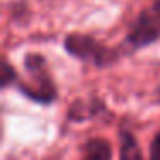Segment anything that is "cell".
<instances>
[{
    "label": "cell",
    "mask_w": 160,
    "mask_h": 160,
    "mask_svg": "<svg viewBox=\"0 0 160 160\" xmlns=\"http://www.w3.org/2000/svg\"><path fill=\"white\" fill-rule=\"evenodd\" d=\"M150 160H160V131L155 134V138L152 139L150 145Z\"/></svg>",
    "instance_id": "52a82bcc"
},
{
    "label": "cell",
    "mask_w": 160,
    "mask_h": 160,
    "mask_svg": "<svg viewBox=\"0 0 160 160\" xmlns=\"http://www.w3.org/2000/svg\"><path fill=\"white\" fill-rule=\"evenodd\" d=\"M160 38V9L155 5L145 9L134 21L131 31L126 36V43L132 48H143Z\"/></svg>",
    "instance_id": "3957f363"
},
{
    "label": "cell",
    "mask_w": 160,
    "mask_h": 160,
    "mask_svg": "<svg viewBox=\"0 0 160 160\" xmlns=\"http://www.w3.org/2000/svg\"><path fill=\"white\" fill-rule=\"evenodd\" d=\"M121 160H141L138 141L129 131L121 132Z\"/></svg>",
    "instance_id": "5b68a950"
},
{
    "label": "cell",
    "mask_w": 160,
    "mask_h": 160,
    "mask_svg": "<svg viewBox=\"0 0 160 160\" xmlns=\"http://www.w3.org/2000/svg\"><path fill=\"white\" fill-rule=\"evenodd\" d=\"M66 50L72 57L79 60H86V62H93L98 67H105L115 59L114 52L103 47L100 42L88 35H81V33H72L66 38L64 42Z\"/></svg>",
    "instance_id": "7a4b0ae2"
},
{
    "label": "cell",
    "mask_w": 160,
    "mask_h": 160,
    "mask_svg": "<svg viewBox=\"0 0 160 160\" xmlns=\"http://www.w3.org/2000/svg\"><path fill=\"white\" fill-rule=\"evenodd\" d=\"M81 160H112L110 143L105 138H91L83 145Z\"/></svg>",
    "instance_id": "277c9868"
},
{
    "label": "cell",
    "mask_w": 160,
    "mask_h": 160,
    "mask_svg": "<svg viewBox=\"0 0 160 160\" xmlns=\"http://www.w3.org/2000/svg\"><path fill=\"white\" fill-rule=\"evenodd\" d=\"M158 100H160V88H158Z\"/></svg>",
    "instance_id": "ba28073f"
},
{
    "label": "cell",
    "mask_w": 160,
    "mask_h": 160,
    "mask_svg": "<svg viewBox=\"0 0 160 160\" xmlns=\"http://www.w3.org/2000/svg\"><path fill=\"white\" fill-rule=\"evenodd\" d=\"M16 78H18L16 69L7 62V60H4V62H2V72H0V86L2 88L11 86V84L16 81Z\"/></svg>",
    "instance_id": "8992f818"
},
{
    "label": "cell",
    "mask_w": 160,
    "mask_h": 160,
    "mask_svg": "<svg viewBox=\"0 0 160 160\" xmlns=\"http://www.w3.org/2000/svg\"><path fill=\"white\" fill-rule=\"evenodd\" d=\"M24 67L29 74L26 83H19L18 90L29 100L42 105H48L57 98V90L53 84L50 72L47 69V62L43 55L38 53H28L24 59Z\"/></svg>",
    "instance_id": "6da1fadb"
}]
</instances>
